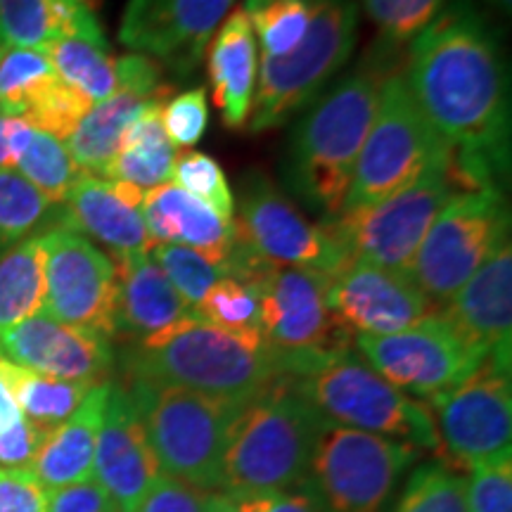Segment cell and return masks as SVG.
Returning <instances> with one entry per match:
<instances>
[{
    "label": "cell",
    "mask_w": 512,
    "mask_h": 512,
    "mask_svg": "<svg viewBox=\"0 0 512 512\" xmlns=\"http://www.w3.org/2000/svg\"><path fill=\"white\" fill-rule=\"evenodd\" d=\"M422 117L453 147L458 190L498 188L508 166L510 107L501 53L484 19L456 3L413 38L403 74Z\"/></svg>",
    "instance_id": "obj_1"
},
{
    "label": "cell",
    "mask_w": 512,
    "mask_h": 512,
    "mask_svg": "<svg viewBox=\"0 0 512 512\" xmlns=\"http://www.w3.org/2000/svg\"><path fill=\"white\" fill-rule=\"evenodd\" d=\"M126 377H140L247 403L285 377V363L261 332H230L197 313L157 335L133 342L124 354Z\"/></svg>",
    "instance_id": "obj_2"
},
{
    "label": "cell",
    "mask_w": 512,
    "mask_h": 512,
    "mask_svg": "<svg viewBox=\"0 0 512 512\" xmlns=\"http://www.w3.org/2000/svg\"><path fill=\"white\" fill-rule=\"evenodd\" d=\"M387 76L380 62L366 60L354 74L344 76L292 133L285 162L287 183L323 221L342 214L354 164Z\"/></svg>",
    "instance_id": "obj_3"
},
{
    "label": "cell",
    "mask_w": 512,
    "mask_h": 512,
    "mask_svg": "<svg viewBox=\"0 0 512 512\" xmlns=\"http://www.w3.org/2000/svg\"><path fill=\"white\" fill-rule=\"evenodd\" d=\"M323 415L283 377L242 403L221 460V494L271 496L302 486Z\"/></svg>",
    "instance_id": "obj_4"
},
{
    "label": "cell",
    "mask_w": 512,
    "mask_h": 512,
    "mask_svg": "<svg viewBox=\"0 0 512 512\" xmlns=\"http://www.w3.org/2000/svg\"><path fill=\"white\" fill-rule=\"evenodd\" d=\"M287 380L330 422L406 441L415 448H441L430 411L375 373L351 347L309 356Z\"/></svg>",
    "instance_id": "obj_5"
},
{
    "label": "cell",
    "mask_w": 512,
    "mask_h": 512,
    "mask_svg": "<svg viewBox=\"0 0 512 512\" xmlns=\"http://www.w3.org/2000/svg\"><path fill=\"white\" fill-rule=\"evenodd\" d=\"M124 387L164 475L216 494L228 432L242 403L140 377H126Z\"/></svg>",
    "instance_id": "obj_6"
},
{
    "label": "cell",
    "mask_w": 512,
    "mask_h": 512,
    "mask_svg": "<svg viewBox=\"0 0 512 512\" xmlns=\"http://www.w3.org/2000/svg\"><path fill=\"white\" fill-rule=\"evenodd\" d=\"M453 157V147L422 117L403 74H389L380 86L375 119L354 164L344 211L380 204Z\"/></svg>",
    "instance_id": "obj_7"
},
{
    "label": "cell",
    "mask_w": 512,
    "mask_h": 512,
    "mask_svg": "<svg viewBox=\"0 0 512 512\" xmlns=\"http://www.w3.org/2000/svg\"><path fill=\"white\" fill-rule=\"evenodd\" d=\"M356 0H318L309 31L292 53L259 57L249 131L283 126L316 98L349 60L356 43Z\"/></svg>",
    "instance_id": "obj_8"
},
{
    "label": "cell",
    "mask_w": 512,
    "mask_h": 512,
    "mask_svg": "<svg viewBox=\"0 0 512 512\" xmlns=\"http://www.w3.org/2000/svg\"><path fill=\"white\" fill-rule=\"evenodd\" d=\"M420 448L380 434L337 425H320L306 486L325 512H384L403 472Z\"/></svg>",
    "instance_id": "obj_9"
},
{
    "label": "cell",
    "mask_w": 512,
    "mask_h": 512,
    "mask_svg": "<svg viewBox=\"0 0 512 512\" xmlns=\"http://www.w3.org/2000/svg\"><path fill=\"white\" fill-rule=\"evenodd\" d=\"M508 204L501 188L458 190L434 216L411 264V280L437 311L508 238Z\"/></svg>",
    "instance_id": "obj_10"
},
{
    "label": "cell",
    "mask_w": 512,
    "mask_h": 512,
    "mask_svg": "<svg viewBox=\"0 0 512 512\" xmlns=\"http://www.w3.org/2000/svg\"><path fill=\"white\" fill-rule=\"evenodd\" d=\"M233 273L249 275L259 266H292L332 273L347 264V254L323 223H309L264 174L245 178L233 219Z\"/></svg>",
    "instance_id": "obj_11"
},
{
    "label": "cell",
    "mask_w": 512,
    "mask_h": 512,
    "mask_svg": "<svg viewBox=\"0 0 512 512\" xmlns=\"http://www.w3.org/2000/svg\"><path fill=\"white\" fill-rule=\"evenodd\" d=\"M451 159L434 164L418 181L389 200L358 211H344L337 219L320 223L349 261L408 273L434 216L448 197L458 192L451 174Z\"/></svg>",
    "instance_id": "obj_12"
},
{
    "label": "cell",
    "mask_w": 512,
    "mask_h": 512,
    "mask_svg": "<svg viewBox=\"0 0 512 512\" xmlns=\"http://www.w3.org/2000/svg\"><path fill=\"white\" fill-rule=\"evenodd\" d=\"M358 356L389 384L432 403L463 384L484 358L441 311L394 335H356Z\"/></svg>",
    "instance_id": "obj_13"
},
{
    "label": "cell",
    "mask_w": 512,
    "mask_h": 512,
    "mask_svg": "<svg viewBox=\"0 0 512 512\" xmlns=\"http://www.w3.org/2000/svg\"><path fill=\"white\" fill-rule=\"evenodd\" d=\"M259 292V328L283 356L285 377L309 356L351 347V335L325 302V273L292 266H261L249 275Z\"/></svg>",
    "instance_id": "obj_14"
},
{
    "label": "cell",
    "mask_w": 512,
    "mask_h": 512,
    "mask_svg": "<svg viewBox=\"0 0 512 512\" xmlns=\"http://www.w3.org/2000/svg\"><path fill=\"white\" fill-rule=\"evenodd\" d=\"M46 249L43 313L60 323L117 337V266L93 240L69 226L41 235Z\"/></svg>",
    "instance_id": "obj_15"
},
{
    "label": "cell",
    "mask_w": 512,
    "mask_h": 512,
    "mask_svg": "<svg viewBox=\"0 0 512 512\" xmlns=\"http://www.w3.org/2000/svg\"><path fill=\"white\" fill-rule=\"evenodd\" d=\"M439 437L460 467L501 456L512 441L510 366L496 358L484 363L453 392L434 401Z\"/></svg>",
    "instance_id": "obj_16"
},
{
    "label": "cell",
    "mask_w": 512,
    "mask_h": 512,
    "mask_svg": "<svg viewBox=\"0 0 512 512\" xmlns=\"http://www.w3.org/2000/svg\"><path fill=\"white\" fill-rule=\"evenodd\" d=\"M235 0H128L119 41L159 67L188 76Z\"/></svg>",
    "instance_id": "obj_17"
},
{
    "label": "cell",
    "mask_w": 512,
    "mask_h": 512,
    "mask_svg": "<svg viewBox=\"0 0 512 512\" xmlns=\"http://www.w3.org/2000/svg\"><path fill=\"white\" fill-rule=\"evenodd\" d=\"M325 302L349 335H394L434 309L408 273L347 261L325 273Z\"/></svg>",
    "instance_id": "obj_18"
},
{
    "label": "cell",
    "mask_w": 512,
    "mask_h": 512,
    "mask_svg": "<svg viewBox=\"0 0 512 512\" xmlns=\"http://www.w3.org/2000/svg\"><path fill=\"white\" fill-rule=\"evenodd\" d=\"M0 358L57 380L100 384L114 366L112 339L36 313L0 335Z\"/></svg>",
    "instance_id": "obj_19"
},
{
    "label": "cell",
    "mask_w": 512,
    "mask_h": 512,
    "mask_svg": "<svg viewBox=\"0 0 512 512\" xmlns=\"http://www.w3.org/2000/svg\"><path fill=\"white\" fill-rule=\"evenodd\" d=\"M162 475L143 420L126 387L110 384L105 418H102L93 458L95 484L112 498L119 512H136L152 482Z\"/></svg>",
    "instance_id": "obj_20"
},
{
    "label": "cell",
    "mask_w": 512,
    "mask_h": 512,
    "mask_svg": "<svg viewBox=\"0 0 512 512\" xmlns=\"http://www.w3.org/2000/svg\"><path fill=\"white\" fill-rule=\"evenodd\" d=\"M448 323L479 354L510 366L512 344V247L510 235L453 294L444 309Z\"/></svg>",
    "instance_id": "obj_21"
},
{
    "label": "cell",
    "mask_w": 512,
    "mask_h": 512,
    "mask_svg": "<svg viewBox=\"0 0 512 512\" xmlns=\"http://www.w3.org/2000/svg\"><path fill=\"white\" fill-rule=\"evenodd\" d=\"M143 197V190L128 183L83 174L64 200V226L79 230L88 240H98L110 249L112 261L145 254L155 242L143 221Z\"/></svg>",
    "instance_id": "obj_22"
},
{
    "label": "cell",
    "mask_w": 512,
    "mask_h": 512,
    "mask_svg": "<svg viewBox=\"0 0 512 512\" xmlns=\"http://www.w3.org/2000/svg\"><path fill=\"white\" fill-rule=\"evenodd\" d=\"M143 221L155 245L195 249L216 264H226L233 252V221L221 219L174 183L145 192Z\"/></svg>",
    "instance_id": "obj_23"
},
{
    "label": "cell",
    "mask_w": 512,
    "mask_h": 512,
    "mask_svg": "<svg viewBox=\"0 0 512 512\" xmlns=\"http://www.w3.org/2000/svg\"><path fill=\"white\" fill-rule=\"evenodd\" d=\"M207 74L223 124L228 128L245 126L252 114L256 76H259V48L245 10L230 12L211 36L207 46Z\"/></svg>",
    "instance_id": "obj_24"
},
{
    "label": "cell",
    "mask_w": 512,
    "mask_h": 512,
    "mask_svg": "<svg viewBox=\"0 0 512 512\" xmlns=\"http://www.w3.org/2000/svg\"><path fill=\"white\" fill-rule=\"evenodd\" d=\"M110 384L112 380L95 384L67 420L43 434L29 470L46 486L48 494L64 486L91 482L95 444L105 418Z\"/></svg>",
    "instance_id": "obj_25"
},
{
    "label": "cell",
    "mask_w": 512,
    "mask_h": 512,
    "mask_svg": "<svg viewBox=\"0 0 512 512\" xmlns=\"http://www.w3.org/2000/svg\"><path fill=\"white\" fill-rule=\"evenodd\" d=\"M117 266V335L133 342L147 339L192 316L150 252L114 261Z\"/></svg>",
    "instance_id": "obj_26"
},
{
    "label": "cell",
    "mask_w": 512,
    "mask_h": 512,
    "mask_svg": "<svg viewBox=\"0 0 512 512\" xmlns=\"http://www.w3.org/2000/svg\"><path fill=\"white\" fill-rule=\"evenodd\" d=\"M166 100L169 95H145L136 88L119 86L112 98L95 102L64 143L76 166L83 174L105 178L133 121L150 105Z\"/></svg>",
    "instance_id": "obj_27"
},
{
    "label": "cell",
    "mask_w": 512,
    "mask_h": 512,
    "mask_svg": "<svg viewBox=\"0 0 512 512\" xmlns=\"http://www.w3.org/2000/svg\"><path fill=\"white\" fill-rule=\"evenodd\" d=\"M67 36H105L81 0H0V46L46 50Z\"/></svg>",
    "instance_id": "obj_28"
},
{
    "label": "cell",
    "mask_w": 512,
    "mask_h": 512,
    "mask_svg": "<svg viewBox=\"0 0 512 512\" xmlns=\"http://www.w3.org/2000/svg\"><path fill=\"white\" fill-rule=\"evenodd\" d=\"M162 107L164 102L150 105L133 121L105 178L128 183L143 192L171 181L176 147L164 133Z\"/></svg>",
    "instance_id": "obj_29"
},
{
    "label": "cell",
    "mask_w": 512,
    "mask_h": 512,
    "mask_svg": "<svg viewBox=\"0 0 512 512\" xmlns=\"http://www.w3.org/2000/svg\"><path fill=\"white\" fill-rule=\"evenodd\" d=\"M46 249L34 235L0 256V335L43 311Z\"/></svg>",
    "instance_id": "obj_30"
},
{
    "label": "cell",
    "mask_w": 512,
    "mask_h": 512,
    "mask_svg": "<svg viewBox=\"0 0 512 512\" xmlns=\"http://www.w3.org/2000/svg\"><path fill=\"white\" fill-rule=\"evenodd\" d=\"M43 53L48 55L60 81L91 105L112 98L119 91L117 57H112L105 36H67Z\"/></svg>",
    "instance_id": "obj_31"
},
{
    "label": "cell",
    "mask_w": 512,
    "mask_h": 512,
    "mask_svg": "<svg viewBox=\"0 0 512 512\" xmlns=\"http://www.w3.org/2000/svg\"><path fill=\"white\" fill-rule=\"evenodd\" d=\"M0 377L10 387L24 418L34 422L43 432L53 430L67 420L95 387V384L57 380V377L34 373V370L15 366L5 358H0Z\"/></svg>",
    "instance_id": "obj_32"
},
{
    "label": "cell",
    "mask_w": 512,
    "mask_h": 512,
    "mask_svg": "<svg viewBox=\"0 0 512 512\" xmlns=\"http://www.w3.org/2000/svg\"><path fill=\"white\" fill-rule=\"evenodd\" d=\"M60 76L43 50L0 46V112L24 119Z\"/></svg>",
    "instance_id": "obj_33"
},
{
    "label": "cell",
    "mask_w": 512,
    "mask_h": 512,
    "mask_svg": "<svg viewBox=\"0 0 512 512\" xmlns=\"http://www.w3.org/2000/svg\"><path fill=\"white\" fill-rule=\"evenodd\" d=\"M17 174L24 176L50 204H64L83 171L69 155L67 145L48 133L34 128L27 147L15 164Z\"/></svg>",
    "instance_id": "obj_34"
},
{
    "label": "cell",
    "mask_w": 512,
    "mask_h": 512,
    "mask_svg": "<svg viewBox=\"0 0 512 512\" xmlns=\"http://www.w3.org/2000/svg\"><path fill=\"white\" fill-rule=\"evenodd\" d=\"M318 0H247L245 10L259 36L261 55L283 57L302 43Z\"/></svg>",
    "instance_id": "obj_35"
},
{
    "label": "cell",
    "mask_w": 512,
    "mask_h": 512,
    "mask_svg": "<svg viewBox=\"0 0 512 512\" xmlns=\"http://www.w3.org/2000/svg\"><path fill=\"white\" fill-rule=\"evenodd\" d=\"M150 256L192 311L202 302L211 285L233 275L228 261L226 264H216V261L207 259L195 249L181 245H152Z\"/></svg>",
    "instance_id": "obj_36"
},
{
    "label": "cell",
    "mask_w": 512,
    "mask_h": 512,
    "mask_svg": "<svg viewBox=\"0 0 512 512\" xmlns=\"http://www.w3.org/2000/svg\"><path fill=\"white\" fill-rule=\"evenodd\" d=\"M171 181L195 197V200L207 204L221 219H235V195L230 190V183L226 174H223L221 164L211 155L195 150L176 152Z\"/></svg>",
    "instance_id": "obj_37"
},
{
    "label": "cell",
    "mask_w": 512,
    "mask_h": 512,
    "mask_svg": "<svg viewBox=\"0 0 512 512\" xmlns=\"http://www.w3.org/2000/svg\"><path fill=\"white\" fill-rule=\"evenodd\" d=\"M195 313L216 328L230 332H261L259 328V292L247 280L221 278L195 306Z\"/></svg>",
    "instance_id": "obj_38"
},
{
    "label": "cell",
    "mask_w": 512,
    "mask_h": 512,
    "mask_svg": "<svg viewBox=\"0 0 512 512\" xmlns=\"http://www.w3.org/2000/svg\"><path fill=\"white\" fill-rule=\"evenodd\" d=\"M394 512H470L465 479L441 463L420 465L408 477Z\"/></svg>",
    "instance_id": "obj_39"
},
{
    "label": "cell",
    "mask_w": 512,
    "mask_h": 512,
    "mask_svg": "<svg viewBox=\"0 0 512 512\" xmlns=\"http://www.w3.org/2000/svg\"><path fill=\"white\" fill-rule=\"evenodd\" d=\"M50 202L17 171H0V249L27 240L46 219Z\"/></svg>",
    "instance_id": "obj_40"
},
{
    "label": "cell",
    "mask_w": 512,
    "mask_h": 512,
    "mask_svg": "<svg viewBox=\"0 0 512 512\" xmlns=\"http://www.w3.org/2000/svg\"><path fill=\"white\" fill-rule=\"evenodd\" d=\"M444 0H366L375 27L389 43L413 41L439 17Z\"/></svg>",
    "instance_id": "obj_41"
},
{
    "label": "cell",
    "mask_w": 512,
    "mask_h": 512,
    "mask_svg": "<svg viewBox=\"0 0 512 512\" xmlns=\"http://www.w3.org/2000/svg\"><path fill=\"white\" fill-rule=\"evenodd\" d=\"M465 501L470 512H512L510 451L470 467V479L465 482Z\"/></svg>",
    "instance_id": "obj_42"
},
{
    "label": "cell",
    "mask_w": 512,
    "mask_h": 512,
    "mask_svg": "<svg viewBox=\"0 0 512 512\" xmlns=\"http://www.w3.org/2000/svg\"><path fill=\"white\" fill-rule=\"evenodd\" d=\"M43 434L46 432L24 418L10 387L0 377V467H29Z\"/></svg>",
    "instance_id": "obj_43"
},
{
    "label": "cell",
    "mask_w": 512,
    "mask_h": 512,
    "mask_svg": "<svg viewBox=\"0 0 512 512\" xmlns=\"http://www.w3.org/2000/svg\"><path fill=\"white\" fill-rule=\"evenodd\" d=\"M162 126L171 145L190 150L197 145L209 126V105L204 88H190L176 98L166 100L162 107Z\"/></svg>",
    "instance_id": "obj_44"
},
{
    "label": "cell",
    "mask_w": 512,
    "mask_h": 512,
    "mask_svg": "<svg viewBox=\"0 0 512 512\" xmlns=\"http://www.w3.org/2000/svg\"><path fill=\"white\" fill-rule=\"evenodd\" d=\"M209 498V491L195 489L162 472L147 489L136 512H209Z\"/></svg>",
    "instance_id": "obj_45"
},
{
    "label": "cell",
    "mask_w": 512,
    "mask_h": 512,
    "mask_svg": "<svg viewBox=\"0 0 512 512\" xmlns=\"http://www.w3.org/2000/svg\"><path fill=\"white\" fill-rule=\"evenodd\" d=\"M48 496L29 467H0V512H48Z\"/></svg>",
    "instance_id": "obj_46"
},
{
    "label": "cell",
    "mask_w": 512,
    "mask_h": 512,
    "mask_svg": "<svg viewBox=\"0 0 512 512\" xmlns=\"http://www.w3.org/2000/svg\"><path fill=\"white\" fill-rule=\"evenodd\" d=\"M48 512H119L112 498L93 482H81L50 491Z\"/></svg>",
    "instance_id": "obj_47"
},
{
    "label": "cell",
    "mask_w": 512,
    "mask_h": 512,
    "mask_svg": "<svg viewBox=\"0 0 512 512\" xmlns=\"http://www.w3.org/2000/svg\"><path fill=\"white\" fill-rule=\"evenodd\" d=\"M268 512H325L316 494L306 486V482L297 491H280V494L268 496Z\"/></svg>",
    "instance_id": "obj_48"
},
{
    "label": "cell",
    "mask_w": 512,
    "mask_h": 512,
    "mask_svg": "<svg viewBox=\"0 0 512 512\" xmlns=\"http://www.w3.org/2000/svg\"><path fill=\"white\" fill-rule=\"evenodd\" d=\"M8 124L10 117H5L0 112V171L12 169V155H10V143H8Z\"/></svg>",
    "instance_id": "obj_49"
},
{
    "label": "cell",
    "mask_w": 512,
    "mask_h": 512,
    "mask_svg": "<svg viewBox=\"0 0 512 512\" xmlns=\"http://www.w3.org/2000/svg\"><path fill=\"white\" fill-rule=\"evenodd\" d=\"M209 512H238L235 510V501L226 494H211L209 498Z\"/></svg>",
    "instance_id": "obj_50"
},
{
    "label": "cell",
    "mask_w": 512,
    "mask_h": 512,
    "mask_svg": "<svg viewBox=\"0 0 512 512\" xmlns=\"http://www.w3.org/2000/svg\"><path fill=\"white\" fill-rule=\"evenodd\" d=\"M81 3H83V5H88V8H91V10H95V8H98L100 0H81Z\"/></svg>",
    "instance_id": "obj_51"
},
{
    "label": "cell",
    "mask_w": 512,
    "mask_h": 512,
    "mask_svg": "<svg viewBox=\"0 0 512 512\" xmlns=\"http://www.w3.org/2000/svg\"><path fill=\"white\" fill-rule=\"evenodd\" d=\"M496 3H498V5H501V8H505V10H508V8H510V0H496Z\"/></svg>",
    "instance_id": "obj_52"
}]
</instances>
